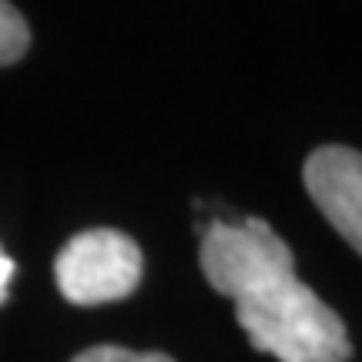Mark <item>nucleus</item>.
Segmentation results:
<instances>
[{
  "mask_svg": "<svg viewBox=\"0 0 362 362\" xmlns=\"http://www.w3.org/2000/svg\"><path fill=\"white\" fill-rule=\"evenodd\" d=\"M30 47V30L27 21L13 4H0V67L21 61Z\"/></svg>",
  "mask_w": 362,
  "mask_h": 362,
  "instance_id": "obj_5",
  "label": "nucleus"
},
{
  "mask_svg": "<svg viewBox=\"0 0 362 362\" xmlns=\"http://www.w3.org/2000/svg\"><path fill=\"white\" fill-rule=\"evenodd\" d=\"M235 319L252 349L279 362H349L346 322L296 275L279 279L235 302Z\"/></svg>",
  "mask_w": 362,
  "mask_h": 362,
  "instance_id": "obj_1",
  "label": "nucleus"
},
{
  "mask_svg": "<svg viewBox=\"0 0 362 362\" xmlns=\"http://www.w3.org/2000/svg\"><path fill=\"white\" fill-rule=\"evenodd\" d=\"M13 272H17V265H13L11 255H4V248H0V305L7 302V292H11V279Z\"/></svg>",
  "mask_w": 362,
  "mask_h": 362,
  "instance_id": "obj_7",
  "label": "nucleus"
},
{
  "mask_svg": "<svg viewBox=\"0 0 362 362\" xmlns=\"http://www.w3.org/2000/svg\"><path fill=\"white\" fill-rule=\"evenodd\" d=\"M202 272L225 298H245L296 275V259L269 221H215L202 238Z\"/></svg>",
  "mask_w": 362,
  "mask_h": 362,
  "instance_id": "obj_2",
  "label": "nucleus"
},
{
  "mask_svg": "<svg viewBox=\"0 0 362 362\" xmlns=\"http://www.w3.org/2000/svg\"><path fill=\"white\" fill-rule=\"evenodd\" d=\"M71 362H175L165 352H131L121 346H90Z\"/></svg>",
  "mask_w": 362,
  "mask_h": 362,
  "instance_id": "obj_6",
  "label": "nucleus"
},
{
  "mask_svg": "<svg viewBox=\"0 0 362 362\" xmlns=\"http://www.w3.org/2000/svg\"><path fill=\"white\" fill-rule=\"evenodd\" d=\"M141 248L117 228H88L74 235L54 262V279L67 302L104 305L128 298L141 282Z\"/></svg>",
  "mask_w": 362,
  "mask_h": 362,
  "instance_id": "obj_3",
  "label": "nucleus"
},
{
  "mask_svg": "<svg viewBox=\"0 0 362 362\" xmlns=\"http://www.w3.org/2000/svg\"><path fill=\"white\" fill-rule=\"evenodd\" d=\"M302 181L329 225L362 255V151L322 144L305 158Z\"/></svg>",
  "mask_w": 362,
  "mask_h": 362,
  "instance_id": "obj_4",
  "label": "nucleus"
}]
</instances>
